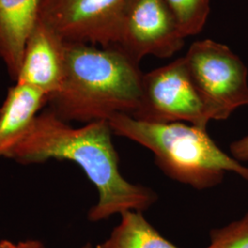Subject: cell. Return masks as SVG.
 Returning <instances> with one entry per match:
<instances>
[{"label": "cell", "mask_w": 248, "mask_h": 248, "mask_svg": "<svg viewBox=\"0 0 248 248\" xmlns=\"http://www.w3.org/2000/svg\"><path fill=\"white\" fill-rule=\"evenodd\" d=\"M112 134L108 121L73 127L48 109L38 114L8 158L21 165L50 160L78 165L98 193V202L88 213L89 222L104 221L125 211H146L158 196L150 187L131 183L122 175Z\"/></svg>", "instance_id": "cell-1"}, {"label": "cell", "mask_w": 248, "mask_h": 248, "mask_svg": "<svg viewBox=\"0 0 248 248\" xmlns=\"http://www.w3.org/2000/svg\"><path fill=\"white\" fill-rule=\"evenodd\" d=\"M139 64L115 46L66 43L65 76L50 109L66 123L85 124L133 116L142 98Z\"/></svg>", "instance_id": "cell-2"}, {"label": "cell", "mask_w": 248, "mask_h": 248, "mask_svg": "<svg viewBox=\"0 0 248 248\" xmlns=\"http://www.w3.org/2000/svg\"><path fill=\"white\" fill-rule=\"evenodd\" d=\"M112 133L150 150L155 165L169 178L203 190L221 184L232 172L248 182V167L226 154L207 128L186 123L153 124L118 113L108 121Z\"/></svg>", "instance_id": "cell-3"}, {"label": "cell", "mask_w": 248, "mask_h": 248, "mask_svg": "<svg viewBox=\"0 0 248 248\" xmlns=\"http://www.w3.org/2000/svg\"><path fill=\"white\" fill-rule=\"evenodd\" d=\"M196 87L214 121L227 120L248 106V70L227 45L210 39L197 41L183 56Z\"/></svg>", "instance_id": "cell-4"}, {"label": "cell", "mask_w": 248, "mask_h": 248, "mask_svg": "<svg viewBox=\"0 0 248 248\" xmlns=\"http://www.w3.org/2000/svg\"><path fill=\"white\" fill-rule=\"evenodd\" d=\"M132 117L153 124L186 123L202 128L213 121L184 57L143 74L140 106Z\"/></svg>", "instance_id": "cell-5"}, {"label": "cell", "mask_w": 248, "mask_h": 248, "mask_svg": "<svg viewBox=\"0 0 248 248\" xmlns=\"http://www.w3.org/2000/svg\"><path fill=\"white\" fill-rule=\"evenodd\" d=\"M127 0H42L40 19L65 43L114 46Z\"/></svg>", "instance_id": "cell-6"}, {"label": "cell", "mask_w": 248, "mask_h": 248, "mask_svg": "<svg viewBox=\"0 0 248 248\" xmlns=\"http://www.w3.org/2000/svg\"><path fill=\"white\" fill-rule=\"evenodd\" d=\"M185 39L164 0H127L114 46L140 63L147 55L174 56Z\"/></svg>", "instance_id": "cell-7"}, {"label": "cell", "mask_w": 248, "mask_h": 248, "mask_svg": "<svg viewBox=\"0 0 248 248\" xmlns=\"http://www.w3.org/2000/svg\"><path fill=\"white\" fill-rule=\"evenodd\" d=\"M65 62L66 43L39 19L27 42L15 81L39 89L50 98L62 87Z\"/></svg>", "instance_id": "cell-8"}, {"label": "cell", "mask_w": 248, "mask_h": 248, "mask_svg": "<svg viewBox=\"0 0 248 248\" xmlns=\"http://www.w3.org/2000/svg\"><path fill=\"white\" fill-rule=\"evenodd\" d=\"M42 0H0V58L16 80L27 42L39 19Z\"/></svg>", "instance_id": "cell-9"}, {"label": "cell", "mask_w": 248, "mask_h": 248, "mask_svg": "<svg viewBox=\"0 0 248 248\" xmlns=\"http://www.w3.org/2000/svg\"><path fill=\"white\" fill-rule=\"evenodd\" d=\"M48 100L44 92L25 84L16 82L9 89L0 108V157L8 158Z\"/></svg>", "instance_id": "cell-10"}, {"label": "cell", "mask_w": 248, "mask_h": 248, "mask_svg": "<svg viewBox=\"0 0 248 248\" xmlns=\"http://www.w3.org/2000/svg\"><path fill=\"white\" fill-rule=\"evenodd\" d=\"M121 217L109 236L96 248H179L160 234L142 212L125 211Z\"/></svg>", "instance_id": "cell-11"}, {"label": "cell", "mask_w": 248, "mask_h": 248, "mask_svg": "<svg viewBox=\"0 0 248 248\" xmlns=\"http://www.w3.org/2000/svg\"><path fill=\"white\" fill-rule=\"evenodd\" d=\"M185 38L203 30L210 15V0H164Z\"/></svg>", "instance_id": "cell-12"}, {"label": "cell", "mask_w": 248, "mask_h": 248, "mask_svg": "<svg viewBox=\"0 0 248 248\" xmlns=\"http://www.w3.org/2000/svg\"><path fill=\"white\" fill-rule=\"evenodd\" d=\"M206 248H248V213L229 224L212 229Z\"/></svg>", "instance_id": "cell-13"}, {"label": "cell", "mask_w": 248, "mask_h": 248, "mask_svg": "<svg viewBox=\"0 0 248 248\" xmlns=\"http://www.w3.org/2000/svg\"><path fill=\"white\" fill-rule=\"evenodd\" d=\"M230 153L231 155L239 162L248 161V135L232 142Z\"/></svg>", "instance_id": "cell-14"}, {"label": "cell", "mask_w": 248, "mask_h": 248, "mask_svg": "<svg viewBox=\"0 0 248 248\" xmlns=\"http://www.w3.org/2000/svg\"><path fill=\"white\" fill-rule=\"evenodd\" d=\"M0 248H47L45 244L39 240L31 239L19 242L9 240H1Z\"/></svg>", "instance_id": "cell-15"}, {"label": "cell", "mask_w": 248, "mask_h": 248, "mask_svg": "<svg viewBox=\"0 0 248 248\" xmlns=\"http://www.w3.org/2000/svg\"><path fill=\"white\" fill-rule=\"evenodd\" d=\"M81 248H94L91 243H86L84 246H82Z\"/></svg>", "instance_id": "cell-16"}]
</instances>
